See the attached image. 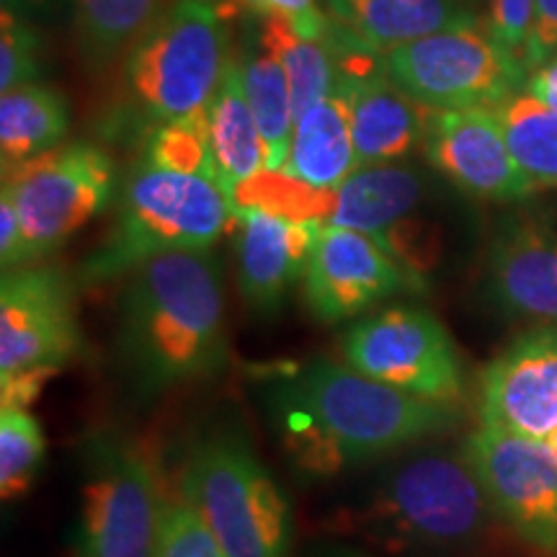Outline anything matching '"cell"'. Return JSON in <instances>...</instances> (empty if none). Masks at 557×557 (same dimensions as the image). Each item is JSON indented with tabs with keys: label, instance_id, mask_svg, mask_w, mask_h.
I'll list each match as a JSON object with an SVG mask.
<instances>
[{
	"label": "cell",
	"instance_id": "obj_1",
	"mask_svg": "<svg viewBox=\"0 0 557 557\" xmlns=\"http://www.w3.org/2000/svg\"><path fill=\"white\" fill-rule=\"evenodd\" d=\"M271 416L292 462L331 478L451 429L457 406L413 398L354 367L315 359L271 389Z\"/></svg>",
	"mask_w": 557,
	"mask_h": 557
},
{
	"label": "cell",
	"instance_id": "obj_2",
	"mask_svg": "<svg viewBox=\"0 0 557 557\" xmlns=\"http://www.w3.org/2000/svg\"><path fill=\"white\" fill-rule=\"evenodd\" d=\"M116 354L145 395L212 377L225 367V295L212 250L156 256L124 276Z\"/></svg>",
	"mask_w": 557,
	"mask_h": 557
},
{
	"label": "cell",
	"instance_id": "obj_3",
	"mask_svg": "<svg viewBox=\"0 0 557 557\" xmlns=\"http://www.w3.org/2000/svg\"><path fill=\"white\" fill-rule=\"evenodd\" d=\"M491 513L465 449H431L403 459L344 521L385 553H449L478 540Z\"/></svg>",
	"mask_w": 557,
	"mask_h": 557
},
{
	"label": "cell",
	"instance_id": "obj_4",
	"mask_svg": "<svg viewBox=\"0 0 557 557\" xmlns=\"http://www.w3.org/2000/svg\"><path fill=\"white\" fill-rule=\"evenodd\" d=\"M230 50L222 0H169L124 54V114L150 135L163 124L205 114Z\"/></svg>",
	"mask_w": 557,
	"mask_h": 557
},
{
	"label": "cell",
	"instance_id": "obj_5",
	"mask_svg": "<svg viewBox=\"0 0 557 557\" xmlns=\"http://www.w3.org/2000/svg\"><path fill=\"white\" fill-rule=\"evenodd\" d=\"M235 207L220 178L160 169L139 158L116 205L114 225L78 267L83 284L124 278L145 261L178 250H212Z\"/></svg>",
	"mask_w": 557,
	"mask_h": 557
},
{
	"label": "cell",
	"instance_id": "obj_6",
	"mask_svg": "<svg viewBox=\"0 0 557 557\" xmlns=\"http://www.w3.org/2000/svg\"><path fill=\"white\" fill-rule=\"evenodd\" d=\"M181 498L227 557H287L292 511L282 487L238 434H209L191 449Z\"/></svg>",
	"mask_w": 557,
	"mask_h": 557
},
{
	"label": "cell",
	"instance_id": "obj_7",
	"mask_svg": "<svg viewBox=\"0 0 557 557\" xmlns=\"http://www.w3.org/2000/svg\"><path fill=\"white\" fill-rule=\"evenodd\" d=\"M116 163L101 145L67 143L3 169V186L24 227V267H32L103 214L116 194Z\"/></svg>",
	"mask_w": 557,
	"mask_h": 557
},
{
	"label": "cell",
	"instance_id": "obj_8",
	"mask_svg": "<svg viewBox=\"0 0 557 557\" xmlns=\"http://www.w3.org/2000/svg\"><path fill=\"white\" fill-rule=\"evenodd\" d=\"M163 508L158 475L143 451L120 436H90L73 557H152Z\"/></svg>",
	"mask_w": 557,
	"mask_h": 557
},
{
	"label": "cell",
	"instance_id": "obj_9",
	"mask_svg": "<svg viewBox=\"0 0 557 557\" xmlns=\"http://www.w3.org/2000/svg\"><path fill=\"white\" fill-rule=\"evenodd\" d=\"M385 73L421 107L470 109L521 94L529 70L478 21L385 52Z\"/></svg>",
	"mask_w": 557,
	"mask_h": 557
},
{
	"label": "cell",
	"instance_id": "obj_10",
	"mask_svg": "<svg viewBox=\"0 0 557 557\" xmlns=\"http://www.w3.org/2000/svg\"><path fill=\"white\" fill-rule=\"evenodd\" d=\"M348 367L413 398L455 406L462 395V364L449 331L416 305L369 312L341 338Z\"/></svg>",
	"mask_w": 557,
	"mask_h": 557
},
{
	"label": "cell",
	"instance_id": "obj_11",
	"mask_svg": "<svg viewBox=\"0 0 557 557\" xmlns=\"http://www.w3.org/2000/svg\"><path fill=\"white\" fill-rule=\"evenodd\" d=\"M81 351L75 287L54 267H21L0 278V377L58 374Z\"/></svg>",
	"mask_w": 557,
	"mask_h": 557
},
{
	"label": "cell",
	"instance_id": "obj_12",
	"mask_svg": "<svg viewBox=\"0 0 557 557\" xmlns=\"http://www.w3.org/2000/svg\"><path fill=\"white\" fill-rule=\"evenodd\" d=\"M426 292L421 274L359 230L323 225L302 276V295L323 323L367 315L387 299Z\"/></svg>",
	"mask_w": 557,
	"mask_h": 557
},
{
	"label": "cell",
	"instance_id": "obj_13",
	"mask_svg": "<svg viewBox=\"0 0 557 557\" xmlns=\"http://www.w3.org/2000/svg\"><path fill=\"white\" fill-rule=\"evenodd\" d=\"M493 511L542 549H557V459L547 442L480 426L465 442Z\"/></svg>",
	"mask_w": 557,
	"mask_h": 557
},
{
	"label": "cell",
	"instance_id": "obj_14",
	"mask_svg": "<svg viewBox=\"0 0 557 557\" xmlns=\"http://www.w3.org/2000/svg\"><path fill=\"white\" fill-rule=\"evenodd\" d=\"M423 152L431 169L475 199L521 201L537 191L508 150L493 107L431 109Z\"/></svg>",
	"mask_w": 557,
	"mask_h": 557
},
{
	"label": "cell",
	"instance_id": "obj_15",
	"mask_svg": "<svg viewBox=\"0 0 557 557\" xmlns=\"http://www.w3.org/2000/svg\"><path fill=\"white\" fill-rule=\"evenodd\" d=\"M480 423L545 442L557 434V329L511 341L480 380Z\"/></svg>",
	"mask_w": 557,
	"mask_h": 557
},
{
	"label": "cell",
	"instance_id": "obj_16",
	"mask_svg": "<svg viewBox=\"0 0 557 557\" xmlns=\"http://www.w3.org/2000/svg\"><path fill=\"white\" fill-rule=\"evenodd\" d=\"M485 289L506 315L557 329V225L532 212L500 222L485 250Z\"/></svg>",
	"mask_w": 557,
	"mask_h": 557
},
{
	"label": "cell",
	"instance_id": "obj_17",
	"mask_svg": "<svg viewBox=\"0 0 557 557\" xmlns=\"http://www.w3.org/2000/svg\"><path fill=\"white\" fill-rule=\"evenodd\" d=\"M233 225L240 295L259 315H276L302 282L323 222L238 207Z\"/></svg>",
	"mask_w": 557,
	"mask_h": 557
},
{
	"label": "cell",
	"instance_id": "obj_18",
	"mask_svg": "<svg viewBox=\"0 0 557 557\" xmlns=\"http://www.w3.org/2000/svg\"><path fill=\"white\" fill-rule=\"evenodd\" d=\"M426 178L408 160L359 165L331 191L323 225L359 230L395 253L400 225L421 205Z\"/></svg>",
	"mask_w": 557,
	"mask_h": 557
},
{
	"label": "cell",
	"instance_id": "obj_19",
	"mask_svg": "<svg viewBox=\"0 0 557 557\" xmlns=\"http://www.w3.org/2000/svg\"><path fill=\"white\" fill-rule=\"evenodd\" d=\"M338 78L351 94V137L359 165L406 160L423 145L431 109L403 94L385 70L361 81L341 73Z\"/></svg>",
	"mask_w": 557,
	"mask_h": 557
},
{
	"label": "cell",
	"instance_id": "obj_20",
	"mask_svg": "<svg viewBox=\"0 0 557 557\" xmlns=\"http://www.w3.org/2000/svg\"><path fill=\"white\" fill-rule=\"evenodd\" d=\"M323 11L380 52L480 21L462 0H323Z\"/></svg>",
	"mask_w": 557,
	"mask_h": 557
},
{
	"label": "cell",
	"instance_id": "obj_21",
	"mask_svg": "<svg viewBox=\"0 0 557 557\" xmlns=\"http://www.w3.org/2000/svg\"><path fill=\"white\" fill-rule=\"evenodd\" d=\"M359 169L351 137V94L338 78L323 101L295 122L284 173L315 191H333Z\"/></svg>",
	"mask_w": 557,
	"mask_h": 557
},
{
	"label": "cell",
	"instance_id": "obj_22",
	"mask_svg": "<svg viewBox=\"0 0 557 557\" xmlns=\"http://www.w3.org/2000/svg\"><path fill=\"white\" fill-rule=\"evenodd\" d=\"M209 145L222 186L235 207V191L267 171V145L250 109L238 54H230L225 73L207 107Z\"/></svg>",
	"mask_w": 557,
	"mask_h": 557
},
{
	"label": "cell",
	"instance_id": "obj_23",
	"mask_svg": "<svg viewBox=\"0 0 557 557\" xmlns=\"http://www.w3.org/2000/svg\"><path fill=\"white\" fill-rule=\"evenodd\" d=\"M238 60L243 78H246L250 109L259 122L263 145H267V171H284L289 160L292 137H295L289 78L282 58L261 29L259 16H250V13Z\"/></svg>",
	"mask_w": 557,
	"mask_h": 557
},
{
	"label": "cell",
	"instance_id": "obj_24",
	"mask_svg": "<svg viewBox=\"0 0 557 557\" xmlns=\"http://www.w3.org/2000/svg\"><path fill=\"white\" fill-rule=\"evenodd\" d=\"M70 107L58 88L29 83L0 94V160L3 169L65 145Z\"/></svg>",
	"mask_w": 557,
	"mask_h": 557
},
{
	"label": "cell",
	"instance_id": "obj_25",
	"mask_svg": "<svg viewBox=\"0 0 557 557\" xmlns=\"http://www.w3.org/2000/svg\"><path fill=\"white\" fill-rule=\"evenodd\" d=\"M169 0H75V39L90 70H107L135 45Z\"/></svg>",
	"mask_w": 557,
	"mask_h": 557
},
{
	"label": "cell",
	"instance_id": "obj_26",
	"mask_svg": "<svg viewBox=\"0 0 557 557\" xmlns=\"http://www.w3.org/2000/svg\"><path fill=\"white\" fill-rule=\"evenodd\" d=\"M496 111L513 160L534 189L557 191V114L521 94L500 101Z\"/></svg>",
	"mask_w": 557,
	"mask_h": 557
},
{
	"label": "cell",
	"instance_id": "obj_27",
	"mask_svg": "<svg viewBox=\"0 0 557 557\" xmlns=\"http://www.w3.org/2000/svg\"><path fill=\"white\" fill-rule=\"evenodd\" d=\"M261 29L267 34L282 65L287 70L289 90H292V109H295V122L302 114L325 99L336 86V62H333L331 47L325 37H305L287 21L263 18Z\"/></svg>",
	"mask_w": 557,
	"mask_h": 557
},
{
	"label": "cell",
	"instance_id": "obj_28",
	"mask_svg": "<svg viewBox=\"0 0 557 557\" xmlns=\"http://www.w3.org/2000/svg\"><path fill=\"white\" fill-rule=\"evenodd\" d=\"M47 444L37 416L26 408H0V496L21 498L41 468Z\"/></svg>",
	"mask_w": 557,
	"mask_h": 557
},
{
	"label": "cell",
	"instance_id": "obj_29",
	"mask_svg": "<svg viewBox=\"0 0 557 557\" xmlns=\"http://www.w3.org/2000/svg\"><path fill=\"white\" fill-rule=\"evenodd\" d=\"M143 160L156 163L160 169L205 173V176L220 178L212 145H209L207 111L199 116H191V120L171 122L152 129L143 145Z\"/></svg>",
	"mask_w": 557,
	"mask_h": 557
},
{
	"label": "cell",
	"instance_id": "obj_30",
	"mask_svg": "<svg viewBox=\"0 0 557 557\" xmlns=\"http://www.w3.org/2000/svg\"><path fill=\"white\" fill-rule=\"evenodd\" d=\"M152 557H227L214 534L184 498L165 500Z\"/></svg>",
	"mask_w": 557,
	"mask_h": 557
},
{
	"label": "cell",
	"instance_id": "obj_31",
	"mask_svg": "<svg viewBox=\"0 0 557 557\" xmlns=\"http://www.w3.org/2000/svg\"><path fill=\"white\" fill-rule=\"evenodd\" d=\"M39 37L32 18L3 13L0 21V90L39 83Z\"/></svg>",
	"mask_w": 557,
	"mask_h": 557
},
{
	"label": "cell",
	"instance_id": "obj_32",
	"mask_svg": "<svg viewBox=\"0 0 557 557\" xmlns=\"http://www.w3.org/2000/svg\"><path fill=\"white\" fill-rule=\"evenodd\" d=\"M240 9H246L250 16L278 18L287 21L305 37H325L329 32V13L318 5V0H233Z\"/></svg>",
	"mask_w": 557,
	"mask_h": 557
},
{
	"label": "cell",
	"instance_id": "obj_33",
	"mask_svg": "<svg viewBox=\"0 0 557 557\" xmlns=\"http://www.w3.org/2000/svg\"><path fill=\"white\" fill-rule=\"evenodd\" d=\"M534 0H491L487 26L506 50H511L524 62V47L532 26Z\"/></svg>",
	"mask_w": 557,
	"mask_h": 557
},
{
	"label": "cell",
	"instance_id": "obj_34",
	"mask_svg": "<svg viewBox=\"0 0 557 557\" xmlns=\"http://www.w3.org/2000/svg\"><path fill=\"white\" fill-rule=\"evenodd\" d=\"M557 52V0H534L532 26L524 47V65L532 70Z\"/></svg>",
	"mask_w": 557,
	"mask_h": 557
},
{
	"label": "cell",
	"instance_id": "obj_35",
	"mask_svg": "<svg viewBox=\"0 0 557 557\" xmlns=\"http://www.w3.org/2000/svg\"><path fill=\"white\" fill-rule=\"evenodd\" d=\"M0 267L3 271L24 267V227L5 191H0Z\"/></svg>",
	"mask_w": 557,
	"mask_h": 557
},
{
	"label": "cell",
	"instance_id": "obj_36",
	"mask_svg": "<svg viewBox=\"0 0 557 557\" xmlns=\"http://www.w3.org/2000/svg\"><path fill=\"white\" fill-rule=\"evenodd\" d=\"M54 372H21L0 377V408H32Z\"/></svg>",
	"mask_w": 557,
	"mask_h": 557
},
{
	"label": "cell",
	"instance_id": "obj_37",
	"mask_svg": "<svg viewBox=\"0 0 557 557\" xmlns=\"http://www.w3.org/2000/svg\"><path fill=\"white\" fill-rule=\"evenodd\" d=\"M524 94L557 114V52L529 70Z\"/></svg>",
	"mask_w": 557,
	"mask_h": 557
},
{
	"label": "cell",
	"instance_id": "obj_38",
	"mask_svg": "<svg viewBox=\"0 0 557 557\" xmlns=\"http://www.w3.org/2000/svg\"><path fill=\"white\" fill-rule=\"evenodd\" d=\"M0 5H3V13H11V16H21V18H29L32 11L39 5V0H0Z\"/></svg>",
	"mask_w": 557,
	"mask_h": 557
},
{
	"label": "cell",
	"instance_id": "obj_39",
	"mask_svg": "<svg viewBox=\"0 0 557 557\" xmlns=\"http://www.w3.org/2000/svg\"><path fill=\"white\" fill-rule=\"evenodd\" d=\"M545 442H547V447H549V451H553V455H555V459H557V434H553V436H549V438H545Z\"/></svg>",
	"mask_w": 557,
	"mask_h": 557
}]
</instances>
